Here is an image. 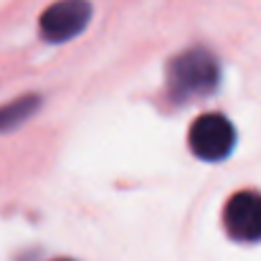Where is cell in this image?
Returning a JSON list of instances; mask_svg holds the SVG:
<instances>
[{"instance_id":"obj_1","label":"cell","mask_w":261,"mask_h":261,"mask_svg":"<svg viewBox=\"0 0 261 261\" xmlns=\"http://www.w3.org/2000/svg\"><path fill=\"white\" fill-rule=\"evenodd\" d=\"M218 79H221L218 59L208 48H200V46L180 54L177 59H173L168 69V87L180 101L208 96L211 91H216Z\"/></svg>"},{"instance_id":"obj_2","label":"cell","mask_w":261,"mask_h":261,"mask_svg":"<svg viewBox=\"0 0 261 261\" xmlns=\"http://www.w3.org/2000/svg\"><path fill=\"white\" fill-rule=\"evenodd\" d=\"M188 142L195 158L216 163L231 155L236 145V129L223 114H200L188 132Z\"/></svg>"},{"instance_id":"obj_3","label":"cell","mask_w":261,"mask_h":261,"mask_svg":"<svg viewBox=\"0 0 261 261\" xmlns=\"http://www.w3.org/2000/svg\"><path fill=\"white\" fill-rule=\"evenodd\" d=\"M91 18V5L87 0H59L48 5L41 15V36L48 43H64L79 36Z\"/></svg>"},{"instance_id":"obj_4","label":"cell","mask_w":261,"mask_h":261,"mask_svg":"<svg viewBox=\"0 0 261 261\" xmlns=\"http://www.w3.org/2000/svg\"><path fill=\"white\" fill-rule=\"evenodd\" d=\"M223 226L231 239L254 244L261 239V193L241 190L231 195L223 211Z\"/></svg>"},{"instance_id":"obj_5","label":"cell","mask_w":261,"mask_h":261,"mask_svg":"<svg viewBox=\"0 0 261 261\" xmlns=\"http://www.w3.org/2000/svg\"><path fill=\"white\" fill-rule=\"evenodd\" d=\"M36 104H38V99H20V101L0 107V129H8V127L18 124L20 119H25L36 109Z\"/></svg>"},{"instance_id":"obj_6","label":"cell","mask_w":261,"mask_h":261,"mask_svg":"<svg viewBox=\"0 0 261 261\" xmlns=\"http://www.w3.org/2000/svg\"><path fill=\"white\" fill-rule=\"evenodd\" d=\"M56 261H71V259H56Z\"/></svg>"}]
</instances>
